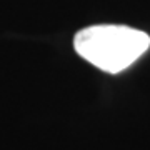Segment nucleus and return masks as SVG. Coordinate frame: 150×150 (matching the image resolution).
Masks as SVG:
<instances>
[{
    "label": "nucleus",
    "mask_w": 150,
    "mask_h": 150,
    "mask_svg": "<svg viewBox=\"0 0 150 150\" xmlns=\"http://www.w3.org/2000/svg\"><path fill=\"white\" fill-rule=\"evenodd\" d=\"M75 52L97 69L118 74L150 47V37L127 25H92L75 35Z\"/></svg>",
    "instance_id": "f257e3e1"
}]
</instances>
